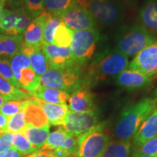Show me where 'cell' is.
<instances>
[{
	"instance_id": "cell-1",
	"label": "cell",
	"mask_w": 157,
	"mask_h": 157,
	"mask_svg": "<svg viewBox=\"0 0 157 157\" xmlns=\"http://www.w3.org/2000/svg\"><path fill=\"white\" fill-rule=\"evenodd\" d=\"M129 64L128 57L115 48L103 50L88 66L82 87L88 88L102 81L116 78L128 68Z\"/></svg>"
},
{
	"instance_id": "cell-2",
	"label": "cell",
	"mask_w": 157,
	"mask_h": 157,
	"mask_svg": "<svg viewBox=\"0 0 157 157\" xmlns=\"http://www.w3.org/2000/svg\"><path fill=\"white\" fill-rule=\"evenodd\" d=\"M156 105L154 99L144 98L123 111L115 125L116 137L119 140H130Z\"/></svg>"
},
{
	"instance_id": "cell-3",
	"label": "cell",
	"mask_w": 157,
	"mask_h": 157,
	"mask_svg": "<svg viewBox=\"0 0 157 157\" xmlns=\"http://www.w3.org/2000/svg\"><path fill=\"white\" fill-rule=\"evenodd\" d=\"M156 41V37L142 25H122L116 31L115 48L129 58Z\"/></svg>"
},
{
	"instance_id": "cell-4",
	"label": "cell",
	"mask_w": 157,
	"mask_h": 157,
	"mask_svg": "<svg viewBox=\"0 0 157 157\" xmlns=\"http://www.w3.org/2000/svg\"><path fill=\"white\" fill-rule=\"evenodd\" d=\"M105 124H98L89 131L77 137L75 154L78 157H101L110 143L104 131Z\"/></svg>"
},
{
	"instance_id": "cell-5",
	"label": "cell",
	"mask_w": 157,
	"mask_h": 157,
	"mask_svg": "<svg viewBox=\"0 0 157 157\" xmlns=\"http://www.w3.org/2000/svg\"><path fill=\"white\" fill-rule=\"evenodd\" d=\"M40 78V85L63 90L68 93H72L83 85V76L79 67L68 69L49 68Z\"/></svg>"
},
{
	"instance_id": "cell-6",
	"label": "cell",
	"mask_w": 157,
	"mask_h": 157,
	"mask_svg": "<svg viewBox=\"0 0 157 157\" xmlns=\"http://www.w3.org/2000/svg\"><path fill=\"white\" fill-rule=\"evenodd\" d=\"M96 22L113 26L124 18V8L119 0H85L83 4Z\"/></svg>"
},
{
	"instance_id": "cell-7",
	"label": "cell",
	"mask_w": 157,
	"mask_h": 157,
	"mask_svg": "<svg viewBox=\"0 0 157 157\" xmlns=\"http://www.w3.org/2000/svg\"><path fill=\"white\" fill-rule=\"evenodd\" d=\"M100 38V34L96 29L74 31L70 48L74 60L78 65L93 58Z\"/></svg>"
},
{
	"instance_id": "cell-8",
	"label": "cell",
	"mask_w": 157,
	"mask_h": 157,
	"mask_svg": "<svg viewBox=\"0 0 157 157\" xmlns=\"http://www.w3.org/2000/svg\"><path fill=\"white\" fill-rule=\"evenodd\" d=\"M99 121V114L96 110L85 112H68L63 128L68 134L78 137L97 125Z\"/></svg>"
},
{
	"instance_id": "cell-9",
	"label": "cell",
	"mask_w": 157,
	"mask_h": 157,
	"mask_svg": "<svg viewBox=\"0 0 157 157\" xmlns=\"http://www.w3.org/2000/svg\"><path fill=\"white\" fill-rule=\"evenodd\" d=\"M58 17L73 31L95 29L97 23L90 12L78 3L68 8Z\"/></svg>"
},
{
	"instance_id": "cell-10",
	"label": "cell",
	"mask_w": 157,
	"mask_h": 157,
	"mask_svg": "<svg viewBox=\"0 0 157 157\" xmlns=\"http://www.w3.org/2000/svg\"><path fill=\"white\" fill-rule=\"evenodd\" d=\"M50 68L68 69L79 67L74 60L70 47L60 48L54 44L43 45L42 48Z\"/></svg>"
},
{
	"instance_id": "cell-11",
	"label": "cell",
	"mask_w": 157,
	"mask_h": 157,
	"mask_svg": "<svg viewBox=\"0 0 157 157\" xmlns=\"http://www.w3.org/2000/svg\"><path fill=\"white\" fill-rule=\"evenodd\" d=\"M128 69L138 71L151 78L157 75V40L135 56Z\"/></svg>"
},
{
	"instance_id": "cell-12",
	"label": "cell",
	"mask_w": 157,
	"mask_h": 157,
	"mask_svg": "<svg viewBox=\"0 0 157 157\" xmlns=\"http://www.w3.org/2000/svg\"><path fill=\"white\" fill-rule=\"evenodd\" d=\"M49 13L43 10L38 16L32 20L30 25L23 34V44L31 48H41L43 47L44 28Z\"/></svg>"
},
{
	"instance_id": "cell-13",
	"label": "cell",
	"mask_w": 157,
	"mask_h": 157,
	"mask_svg": "<svg viewBox=\"0 0 157 157\" xmlns=\"http://www.w3.org/2000/svg\"><path fill=\"white\" fill-rule=\"evenodd\" d=\"M152 78L136 70L126 69L115 78L117 86L129 90L145 88L151 83Z\"/></svg>"
},
{
	"instance_id": "cell-14",
	"label": "cell",
	"mask_w": 157,
	"mask_h": 157,
	"mask_svg": "<svg viewBox=\"0 0 157 157\" xmlns=\"http://www.w3.org/2000/svg\"><path fill=\"white\" fill-rule=\"evenodd\" d=\"M68 109L73 112H85L93 109L94 95L87 88L81 87L71 94Z\"/></svg>"
},
{
	"instance_id": "cell-15",
	"label": "cell",
	"mask_w": 157,
	"mask_h": 157,
	"mask_svg": "<svg viewBox=\"0 0 157 157\" xmlns=\"http://www.w3.org/2000/svg\"><path fill=\"white\" fill-rule=\"evenodd\" d=\"M36 99L37 103L44 111L50 124L54 126L63 124L65 119L69 112L68 105H66V103L52 104L46 103L37 98Z\"/></svg>"
},
{
	"instance_id": "cell-16",
	"label": "cell",
	"mask_w": 157,
	"mask_h": 157,
	"mask_svg": "<svg viewBox=\"0 0 157 157\" xmlns=\"http://www.w3.org/2000/svg\"><path fill=\"white\" fill-rule=\"evenodd\" d=\"M138 16L143 26L150 32L157 33V0H144Z\"/></svg>"
},
{
	"instance_id": "cell-17",
	"label": "cell",
	"mask_w": 157,
	"mask_h": 157,
	"mask_svg": "<svg viewBox=\"0 0 157 157\" xmlns=\"http://www.w3.org/2000/svg\"><path fill=\"white\" fill-rule=\"evenodd\" d=\"M156 136H157V107L143 121L133 136V139L135 145L137 146Z\"/></svg>"
},
{
	"instance_id": "cell-18",
	"label": "cell",
	"mask_w": 157,
	"mask_h": 157,
	"mask_svg": "<svg viewBox=\"0 0 157 157\" xmlns=\"http://www.w3.org/2000/svg\"><path fill=\"white\" fill-rule=\"evenodd\" d=\"M24 111L25 125L27 127H41L50 124L42 109L34 96L31 98L30 103L25 108Z\"/></svg>"
},
{
	"instance_id": "cell-19",
	"label": "cell",
	"mask_w": 157,
	"mask_h": 157,
	"mask_svg": "<svg viewBox=\"0 0 157 157\" xmlns=\"http://www.w3.org/2000/svg\"><path fill=\"white\" fill-rule=\"evenodd\" d=\"M22 51L28 56L31 67L36 75L41 76L50 68L48 60L41 48H31L23 44Z\"/></svg>"
},
{
	"instance_id": "cell-20",
	"label": "cell",
	"mask_w": 157,
	"mask_h": 157,
	"mask_svg": "<svg viewBox=\"0 0 157 157\" xmlns=\"http://www.w3.org/2000/svg\"><path fill=\"white\" fill-rule=\"evenodd\" d=\"M32 95L37 99L48 103L63 104L66 103L68 101L70 94L63 90L40 85Z\"/></svg>"
},
{
	"instance_id": "cell-21",
	"label": "cell",
	"mask_w": 157,
	"mask_h": 157,
	"mask_svg": "<svg viewBox=\"0 0 157 157\" xmlns=\"http://www.w3.org/2000/svg\"><path fill=\"white\" fill-rule=\"evenodd\" d=\"M23 46L22 35L7 36L0 34V58H10L21 50Z\"/></svg>"
},
{
	"instance_id": "cell-22",
	"label": "cell",
	"mask_w": 157,
	"mask_h": 157,
	"mask_svg": "<svg viewBox=\"0 0 157 157\" xmlns=\"http://www.w3.org/2000/svg\"><path fill=\"white\" fill-rule=\"evenodd\" d=\"M50 124L41 127L26 126L22 132L27 137L31 146L37 151L42 148L46 143L50 134Z\"/></svg>"
},
{
	"instance_id": "cell-23",
	"label": "cell",
	"mask_w": 157,
	"mask_h": 157,
	"mask_svg": "<svg viewBox=\"0 0 157 157\" xmlns=\"http://www.w3.org/2000/svg\"><path fill=\"white\" fill-rule=\"evenodd\" d=\"M0 95L5 101L30 99L32 95L24 90L17 88L0 76Z\"/></svg>"
},
{
	"instance_id": "cell-24",
	"label": "cell",
	"mask_w": 157,
	"mask_h": 157,
	"mask_svg": "<svg viewBox=\"0 0 157 157\" xmlns=\"http://www.w3.org/2000/svg\"><path fill=\"white\" fill-rule=\"evenodd\" d=\"M20 20V9L4 10L0 22V33L7 36H17V25Z\"/></svg>"
},
{
	"instance_id": "cell-25",
	"label": "cell",
	"mask_w": 157,
	"mask_h": 157,
	"mask_svg": "<svg viewBox=\"0 0 157 157\" xmlns=\"http://www.w3.org/2000/svg\"><path fill=\"white\" fill-rule=\"evenodd\" d=\"M18 84L23 90L33 95L40 86L41 78L35 74L31 67L25 68L21 71Z\"/></svg>"
},
{
	"instance_id": "cell-26",
	"label": "cell",
	"mask_w": 157,
	"mask_h": 157,
	"mask_svg": "<svg viewBox=\"0 0 157 157\" xmlns=\"http://www.w3.org/2000/svg\"><path fill=\"white\" fill-rule=\"evenodd\" d=\"M130 140L110 141L101 157H129Z\"/></svg>"
},
{
	"instance_id": "cell-27",
	"label": "cell",
	"mask_w": 157,
	"mask_h": 157,
	"mask_svg": "<svg viewBox=\"0 0 157 157\" xmlns=\"http://www.w3.org/2000/svg\"><path fill=\"white\" fill-rule=\"evenodd\" d=\"M76 3V0H44V11L54 16L59 17Z\"/></svg>"
},
{
	"instance_id": "cell-28",
	"label": "cell",
	"mask_w": 157,
	"mask_h": 157,
	"mask_svg": "<svg viewBox=\"0 0 157 157\" xmlns=\"http://www.w3.org/2000/svg\"><path fill=\"white\" fill-rule=\"evenodd\" d=\"M10 63L13 72L15 80L18 82L21 71L23 68L31 67L30 61L28 56L23 52L22 50L10 58Z\"/></svg>"
},
{
	"instance_id": "cell-29",
	"label": "cell",
	"mask_w": 157,
	"mask_h": 157,
	"mask_svg": "<svg viewBox=\"0 0 157 157\" xmlns=\"http://www.w3.org/2000/svg\"><path fill=\"white\" fill-rule=\"evenodd\" d=\"M74 31L68 28L63 22H60L54 35L53 44L60 48L70 47Z\"/></svg>"
},
{
	"instance_id": "cell-30",
	"label": "cell",
	"mask_w": 157,
	"mask_h": 157,
	"mask_svg": "<svg viewBox=\"0 0 157 157\" xmlns=\"http://www.w3.org/2000/svg\"><path fill=\"white\" fill-rule=\"evenodd\" d=\"M68 133L63 127H59L54 132L49 134L46 143L42 148L55 151L61 148Z\"/></svg>"
},
{
	"instance_id": "cell-31",
	"label": "cell",
	"mask_w": 157,
	"mask_h": 157,
	"mask_svg": "<svg viewBox=\"0 0 157 157\" xmlns=\"http://www.w3.org/2000/svg\"><path fill=\"white\" fill-rule=\"evenodd\" d=\"M31 98L21 101H6L0 108V113L6 117L10 118L17 113L25 109V108L30 103Z\"/></svg>"
},
{
	"instance_id": "cell-32",
	"label": "cell",
	"mask_w": 157,
	"mask_h": 157,
	"mask_svg": "<svg viewBox=\"0 0 157 157\" xmlns=\"http://www.w3.org/2000/svg\"><path fill=\"white\" fill-rule=\"evenodd\" d=\"M60 18L54 15H49L45 23L43 34V44H52L54 40V35L58 26L60 24Z\"/></svg>"
},
{
	"instance_id": "cell-33",
	"label": "cell",
	"mask_w": 157,
	"mask_h": 157,
	"mask_svg": "<svg viewBox=\"0 0 157 157\" xmlns=\"http://www.w3.org/2000/svg\"><path fill=\"white\" fill-rule=\"evenodd\" d=\"M12 146L23 156H26L36 151L31 146V143L23 132L13 133V140Z\"/></svg>"
},
{
	"instance_id": "cell-34",
	"label": "cell",
	"mask_w": 157,
	"mask_h": 157,
	"mask_svg": "<svg viewBox=\"0 0 157 157\" xmlns=\"http://www.w3.org/2000/svg\"><path fill=\"white\" fill-rule=\"evenodd\" d=\"M26 127L25 121L24 110L21 111L13 117L8 118L7 123V132L13 133L22 132Z\"/></svg>"
},
{
	"instance_id": "cell-35",
	"label": "cell",
	"mask_w": 157,
	"mask_h": 157,
	"mask_svg": "<svg viewBox=\"0 0 157 157\" xmlns=\"http://www.w3.org/2000/svg\"><path fill=\"white\" fill-rule=\"evenodd\" d=\"M23 10L33 19L38 16L44 10V0H21Z\"/></svg>"
},
{
	"instance_id": "cell-36",
	"label": "cell",
	"mask_w": 157,
	"mask_h": 157,
	"mask_svg": "<svg viewBox=\"0 0 157 157\" xmlns=\"http://www.w3.org/2000/svg\"><path fill=\"white\" fill-rule=\"evenodd\" d=\"M133 153L151 157H157V136L147 140L140 146H136Z\"/></svg>"
},
{
	"instance_id": "cell-37",
	"label": "cell",
	"mask_w": 157,
	"mask_h": 157,
	"mask_svg": "<svg viewBox=\"0 0 157 157\" xmlns=\"http://www.w3.org/2000/svg\"><path fill=\"white\" fill-rule=\"evenodd\" d=\"M0 76L8 81L15 87L22 90V88L19 85L18 82L15 80L14 77L10 63V60H7L6 58H0Z\"/></svg>"
},
{
	"instance_id": "cell-38",
	"label": "cell",
	"mask_w": 157,
	"mask_h": 157,
	"mask_svg": "<svg viewBox=\"0 0 157 157\" xmlns=\"http://www.w3.org/2000/svg\"><path fill=\"white\" fill-rule=\"evenodd\" d=\"M13 133L7 132L0 136V157H2L12 148Z\"/></svg>"
},
{
	"instance_id": "cell-39",
	"label": "cell",
	"mask_w": 157,
	"mask_h": 157,
	"mask_svg": "<svg viewBox=\"0 0 157 157\" xmlns=\"http://www.w3.org/2000/svg\"><path fill=\"white\" fill-rule=\"evenodd\" d=\"M76 143H77V137L68 134L61 148L59 149L63 151L67 156L74 154L76 151Z\"/></svg>"
},
{
	"instance_id": "cell-40",
	"label": "cell",
	"mask_w": 157,
	"mask_h": 157,
	"mask_svg": "<svg viewBox=\"0 0 157 157\" xmlns=\"http://www.w3.org/2000/svg\"><path fill=\"white\" fill-rule=\"evenodd\" d=\"M51 151H52L42 148L36 151L31 153V154L29 155H26V156H24L23 157H49L51 154Z\"/></svg>"
},
{
	"instance_id": "cell-41",
	"label": "cell",
	"mask_w": 157,
	"mask_h": 157,
	"mask_svg": "<svg viewBox=\"0 0 157 157\" xmlns=\"http://www.w3.org/2000/svg\"><path fill=\"white\" fill-rule=\"evenodd\" d=\"M7 123L8 118L0 113V135L7 132Z\"/></svg>"
},
{
	"instance_id": "cell-42",
	"label": "cell",
	"mask_w": 157,
	"mask_h": 157,
	"mask_svg": "<svg viewBox=\"0 0 157 157\" xmlns=\"http://www.w3.org/2000/svg\"><path fill=\"white\" fill-rule=\"evenodd\" d=\"M24 156L21 154V153L17 151L16 149H15L12 146V148L6 153L5 154H4L2 157H23Z\"/></svg>"
},
{
	"instance_id": "cell-43",
	"label": "cell",
	"mask_w": 157,
	"mask_h": 157,
	"mask_svg": "<svg viewBox=\"0 0 157 157\" xmlns=\"http://www.w3.org/2000/svg\"><path fill=\"white\" fill-rule=\"evenodd\" d=\"M68 156L63 151H62L60 149L52 151L49 157H67Z\"/></svg>"
},
{
	"instance_id": "cell-44",
	"label": "cell",
	"mask_w": 157,
	"mask_h": 157,
	"mask_svg": "<svg viewBox=\"0 0 157 157\" xmlns=\"http://www.w3.org/2000/svg\"><path fill=\"white\" fill-rule=\"evenodd\" d=\"M6 2V0H0V22H1L2 17L3 11H4V6Z\"/></svg>"
},
{
	"instance_id": "cell-45",
	"label": "cell",
	"mask_w": 157,
	"mask_h": 157,
	"mask_svg": "<svg viewBox=\"0 0 157 157\" xmlns=\"http://www.w3.org/2000/svg\"><path fill=\"white\" fill-rule=\"evenodd\" d=\"M132 157H151V156H146V155H143V154H134V153H132Z\"/></svg>"
},
{
	"instance_id": "cell-46",
	"label": "cell",
	"mask_w": 157,
	"mask_h": 157,
	"mask_svg": "<svg viewBox=\"0 0 157 157\" xmlns=\"http://www.w3.org/2000/svg\"><path fill=\"white\" fill-rule=\"evenodd\" d=\"M5 100H4V99H3V98L2 97L1 95H0V108L2 107V105H3V104H4V103H5Z\"/></svg>"
},
{
	"instance_id": "cell-47",
	"label": "cell",
	"mask_w": 157,
	"mask_h": 157,
	"mask_svg": "<svg viewBox=\"0 0 157 157\" xmlns=\"http://www.w3.org/2000/svg\"><path fill=\"white\" fill-rule=\"evenodd\" d=\"M84 1H85V0H76V2H77L78 5H82V6L83 5Z\"/></svg>"
},
{
	"instance_id": "cell-48",
	"label": "cell",
	"mask_w": 157,
	"mask_h": 157,
	"mask_svg": "<svg viewBox=\"0 0 157 157\" xmlns=\"http://www.w3.org/2000/svg\"><path fill=\"white\" fill-rule=\"evenodd\" d=\"M154 97H155L154 100H155V101H156L157 102V87H156V89L155 90V93H154Z\"/></svg>"
},
{
	"instance_id": "cell-49",
	"label": "cell",
	"mask_w": 157,
	"mask_h": 157,
	"mask_svg": "<svg viewBox=\"0 0 157 157\" xmlns=\"http://www.w3.org/2000/svg\"><path fill=\"white\" fill-rule=\"evenodd\" d=\"M67 157H78V156H76V155L75 154H71V155H68V156Z\"/></svg>"
},
{
	"instance_id": "cell-50",
	"label": "cell",
	"mask_w": 157,
	"mask_h": 157,
	"mask_svg": "<svg viewBox=\"0 0 157 157\" xmlns=\"http://www.w3.org/2000/svg\"><path fill=\"white\" fill-rule=\"evenodd\" d=\"M123 1H128V0H123Z\"/></svg>"
}]
</instances>
